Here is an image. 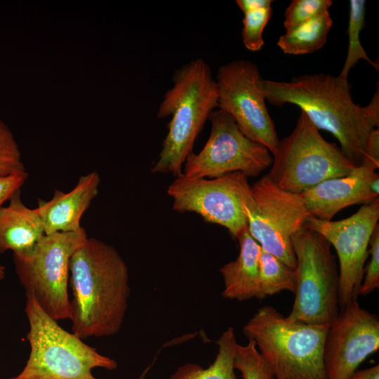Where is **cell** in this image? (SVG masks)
<instances>
[{"label":"cell","mask_w":379,"mask_h":379,"mask_svg":"<svg viewBox=\"0 0 379 379\" xmlns=\"http://www.w3.org/2000/svg\"><path fill=\"white\" fill-rule=\"evenodd\" d=\"M69 286L72 333L84 340L120 331L131 288L128 267L114 246L87 237L71 257Z\"/></svg>","instance_id":"7a4b0ae2"},{"label":"cell","mask_w":379,"mask_h":379,"mask_svg":"<svg viewBox=\"0 0 379 379\" xmlns=\"http://www.w3.org/2000/svg\"><path fill=\"white\" fill-rule=\"evenodd\" d=\"M100 178L95 171L81 175L69 192L55 190L48 201L39 199L35 208L41 219L45 234L75 232L81 219L98 194Z\"/></svg>","instance_id":"2e32d148"},{"label":"cell","mask_w":379,"mask_h":379,"mask_svg":"<svg viewBox=\"0 0 379 379\" xmlns=\"http://www.w3.org/2000/svg\"><path fill=\"white\" fill-rule=\"evenodd\" d=\"M25 172L21 153L9 128L0 120V177Z\"/></svg>","instance_id":"d4e9b609"},{"label":"cell","mask_w":379,"mask_h":379,"mask_svg":"<svg viewBox=\"0 0 379 379\" xmlns=\"http://www.w3.org/2000/svg\"><path fill=\"white\" fill-rule=\"evenodd\" d=\"M378 219L379 199L340 220H323L311 215L307 219L305 225L321 234L337 253L340 309L357 300L370 239Z\"/></svg>","instance_id":"4fadbf2b"},{"label":"cell","mask_w":379,"mask_h":379,"mask_svg":"<svg viewBox=\"0 0 379 379\" xmlns=\"http://www.w3.org/2000/svg\"><path fill=\"white\" fill-rule=\"evenodd\" d=\"M272 157L268 176L281 189L295 194L347 175L357 167L340 147L326 140L302 112L293 131L279 140Z\"/></svg>","instance_id":"ba28073f"},{"label":"cell","mask_w":379,"mask_h":379,"mask_svg":"<svg viewBox=\"0 0 379 379\" xmlns=\"http://www.w3.org/2000/svg\"><path fill=\"white\" fill-rule=\"evenodd\" d=\"M152 364L150 366H148L136 379H145L147 373L152 367ZM1 379V378H0Z\"/></svg>","instance_id":"1f68e13d"},{"label":"cell","mask_w":379,"mask_h":379,"mask_svg":"<svg viewBox=\"0 0 379 379\" xmlns=\"http://www.w3.org/2000/svg\"><path fill=\"white\" fill-rule=\"evenodd\" d=\"M332 25L333 19L329 11H325L318 17L286 31L277 44L285 54L312 53L325 45Z\"/></svg>","instance_id":"d6986e66"},{"label":"cell","mask_w":379,"mask_h":379,"mask_svg":"<svg viewBox=\"0 0 379 379\" xmlns=\"http://www.w3.org/2000/svg\"><path fill=\"white\" fill-rule=\"evenodd\" d=\"M27 173L23 172L8 176L0 177V208L3 204L20 190L27 179Z\"/></svg>","instance_id":"83f0119b"},{"label":"cell","mask_w":379,"mask_h":379,"mask_svg":"<svg viewBox=\"0 0 379 379\" xmlns=\"http://www.w3.org/2000/svg\"><path fill=\"white\" fill-rule=\"evenodd\" d=\"M361 165L369 166L375 170L379 168V128H374L370 133Z\"/></svg>","instance_id":"f1b7e54d"},{"label":"cell","mask_w":379,"mask_h":379,"mask_svg":"<svg viewBox=\"0 0 379 379\" xmlns=\"http://www.w3.org/2000/svg\"><path fill=\"white\" fill-rule=\"evenodd\" d=\"M211 132L197 154L192 152L182 174L189 178H215L234 172L256 177L271 166L273 157L264 145L246 136L234 119L217 109L209 116Z\"/></svg>","instance_id":"30bf717a"},{"label":"cell","mask_w":379,"mask_h":379,"mask_svg":"<svg viewBox=\"0 0 379 379\" xmlns=\"http://www.w3.org/2000/svg\"><path fill=\"white\" fill-rule=\"evenodd\" d=\"M259 277L260 288L265 298L283 291H295V270L262 248L259 258Z\"/></svg>","instance_id":"7402d4cb"},{"label":"cell","mask_w":379,"mask_h":379,"mask_svg":"<svg viewBox=\"0 0 379 379\" xmlns=\"http://www.w3.org/2000/svg\"><path fill=\"white\" fill-rule=\"evenodd\" d=\"M242 206L251 236L262 249L295 270L291 238L310 215L300 194L281 189L266 174L251 186Z\"/></svg>","instance_id":"9c48e42d"},{"label":"cell","mask_w":379,"mask_h":379,"mask_svg":"<svg viewBox=\"0 0 379 379\" xmlns=\"http://www.w3.org/2000/svg\"><path fill=\"white\" fill-rule=\"evenodd\" d=\"M173 84L159 105L157 117H171V120L151 171L176 177L182 173V167L192 152L196 138L210 114L218 108V98L211 69L201 58L177 69Z\"/></svg>","instance_id":"3957f363"},{"label":"cell","mask_w":379,"mask_h":379,"mask_svg":"<svg viewBox=\"0 0 379 379\" xmlns=\"http://www.w3.org/2000/svg\"><path fill=\"white\" fill-rule=\"evenodd\" d=\"M234 365L243 379H275L271 368L253 340H248L245 345L237 344Z\"/></svg>","instance_id":"603a6c76"},{"label":"cell","mask_w":379,"mask_h":379,"mask_svg":"<svg viewBox=\"0 0 379 379\" xmlns=\"http://www.w3.org/2000/svg\"><path fill=\"white\" fill-rule=\"evenodd\" d=\"M296 259V287L291 321L330 324L339 307V268L331 245L319 233L303 226L292 238Z\"/></svg>","instance_id":"8992f818"},{"label":"cell","mask_w":379,"mask_h":379,"mask_svg":"<svg viewBox=\"0 0 379 379\" xmlns=\"http://www.w3.org/2000/svg\"><path fill=\"white\" fill-rule=\"evenodd\" d=\"M271 0H237L236 4L239 8L245 13L248 11L272 6Z\"/></svg>","instance_id":"f546056e"},{"label":"cell","mask_w":379,"mask_h":379,"mask_svg":"<svg viewBox=\"0 0 379 379\" xmlns=\"http://www.w3.org/2000/svg\"><path fill=\"white\" fill-rule=\"evenodd\" d=\"M0 208V253L12 251L21 253L30 250L45 234L44 225L36 209L26 206L20 190Z\"/></svg>","instance_id":"ac0fdd59"},{"label":"cell","mask_w":379,"mask_h":379,"mask_svg":"<svg viewBox=\"0 0 379 379\" xmlns=\"http://www.w3.org/2000/svg\"><path fill=\"white\" fill-rule=\"evenodd\" d=\"M331 0H293L285 11L284 27L286 31L315 18L328 11Z\"/></svg>","instance_id":"484cf974"},{"label":"cell","mask_w":379,"mask_h":379,"mask_svg":"<svg viewBox=\"0 0 379 379\" xmlns=\"http://www.w3.org/2000/svg\"><path fill=\"white\" fill-rule=\"evenodd\" d=\"M25 312L30 352L21 372L11 379H98L93 369L117 368L114 359L62 328L30 298H27Z\"/></svg>","instance_id":"5b68a950"},{"label":"cell","mask_w":379,"mask_h":379,"mask_svg":"<svg viewBox=\"0 0 379 379\" xmlns=\"http://www.w3.org/2000/svg\"><path fill=\"white\" fill-rule=\"evenodd\" d=\"M368 249L369 260L364 267L359 295H366L379 288V225L373 230Z\"/></svg>","instance_id":"4316f807"},{"label":"cell","mask_w":379,"mask_h":379,"mask_svg":"<svg viewBox=\"0 0 379 379\" xmlns=\"http://www.w3.org/2000/svg\"><path fill=\"white\" fill-rule=\"evenodd\" d=\"M272 6L244 13L241 39L246 48L260 51L264 44L263 32L272 16Z\"/></svg>","instance_id":"cb8c5ba5"},{"label":"cell","mask_w":379,"mask_h":379,"mask_svg":"<svg viewBox=\"0 0 379 379\" xmlns=\"http://www.w3.org/2000/svg\"><path fill=\"white\" fill-rule=\"evenodd\" d=\"M350 379H379V365L356 371Z\"/></svg>","instance_id":"4dcf8cb0"},{"label":"cell","mask_w":379,"mask_h":379,"mask_svg":"<svg viewBox=\"0 0 379 379\" xmlns=\"http://www.w3.org/2000/svg\"><path fill=\"white\" fill-rule=\"evenodd\" d=\"M348 80L324 73L295 77L288 81L263 80L266 100L300 107L319 130L332 134L356 166L361 165L371 132L379 126V88L366 106L356 104Z\"/></svg>","instance_id":"6da1fadb"},{"label":"cell","mask_w":379,"mask_h":379,"mask_svg":"<svg viewBox=\"0 0 379 379\" xmlns=\"http://www.w3.org/2000/svg\"><path fill=\"white\" fill-rule=\"evenodd\" d=\"M366 1L350 0L347 26L348 47L344 65L338 74L343 79L348 80L350 69L360 60L368 62L376 71L379 69L378 63L371 60L366 54L361 41L360 34L365 27Z\"/></svg>","instance_id":"44dd1931"},{"label":"cell","mask_w":379,"mask_h":379,"mask_svg":"<svg viewBox=\"0 0 379 379\" xmlns=\"http://www.w3.org/2000/svg\"><path fill=\"white\" fill-rule=\"evenodd\" d=\"M5 274H6L5 267L0 265V281L4 279Z\"/></svg>","instance_id":"d6a6232c"},{"label":"cell","mask_w":379,"mask_h":379,"mask_svg":"<svg viewBox=\"0 0 379 379\" xmlns=\"http://www.w3.org/2000/svg\"><path fill=\"white\" fill-rule=\"evenodd\" d=\"M86 231L44 234L29 251L13 253L15 270L26 297L55 321L69 319V262L87 239Z\"/></svg>","instance_id":"52a82bcc"},{"label":"cell","mask_w":379,"mask_h":379,"mask_svg":"<svg viewBox=\"0 0 379 379\" xmlns=\"http://www.w3.org/2000/svg\"><path fill=\"white\" fill-rule=\"evenodd\" d=\"M329 324L291 321L274 307L258 308L244 326L275 379H327L324 347Z\"/></svg>","instance_id":"277c9868"},{"label":"cell","mask_w":379,"mask_h":379,"mask_svg":"<svg viewBox=\"0 0 379 379\" xmlns=\"http://www.w3.org/2000/svg\"><path fill=\"white\" fill-rule=\"evenodd\" d=\"M215 79L218 108L230 114L246 136L273 155L279 139L266 105L257 65L246 59L232 60L218 68Z\"/></svg>","instance_id":"8fae6325"},{"label":"cell","mask_w":379,"mask_h":379,"mask_svg":"<svg viewBox=\"0 0 379 379\" xmlns=\"http://www.w3.org/2000/svg\"><path fill=\"white\" fill-rule=\"evenodd\" d=\"M379 349V319L353 300L329 324L324 347L327 379H350Z\"/></svg>","instance_id":"5bb4252c"},{"label":"cell","mask_w":379,"mask_h":379,"mask_svg":"<svg viewBox=\"0 0 379 379\" xmlns=\"http://www.w3.org/2000/svg\"><path fill=\"white\" fill-rule=\"evenodd\" d=\"M237 344L234 329L229 327L217 340L218 353L207 368L187 364L181 366L170 379H236L234 361Z\"/></svg>","instance_id":"ffe728a7"},{"label":"cell","mask_w":379,"mask_h":379,"mask_svg":"<svg viewBox=\"0 0 379 379\" xmlns=\"http://www.w3.org/2000/svg\"><path fill=\"white\" fill-rule=\"evenodd\" d=\"M250 187L248 177L241 172L210 179L189 178L181 173L167 193L174 211L194 212L208 222L225 227L237 239L247 228L242 202Z\"/></svg>","instance_id":"7c38bea8"},{"label":"cell","mask_w":379,"mask_h":379,"mask_svg":"<svg viewBox=\"0 0 379 379\" xmlns=\"http://www.w3.org/2000/svg\"><path fill=\"white\" fill-rule=\"evenodd\" d=\"M239 253L236 260L224 265L220 272L223 279L222 295L238 301L263 299L260 284L259 258L261 247L251 236L248 227L237 238Z\"/></svg>","instance_id":"e0dca14e"},{"label":"cell","mask_w":379,"mask_h":379,"mask_svg":"<svg viewBox=\"0 0 379 379\" xmlns=\"http://www.w3.org/2000/svg\"><path fill=\"white\" fill-rule=\"evenodd\" d=\"M299 194L311 216L331 220L346 207L379 199V175L361 165L347 175L326 180Z\"/></svg>","instance_id":"9a60e30c"}]
</instances>
